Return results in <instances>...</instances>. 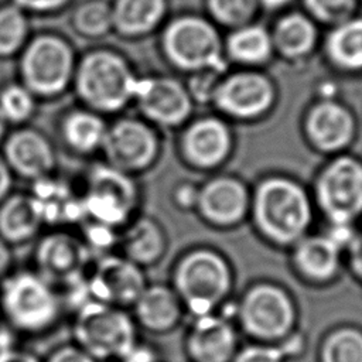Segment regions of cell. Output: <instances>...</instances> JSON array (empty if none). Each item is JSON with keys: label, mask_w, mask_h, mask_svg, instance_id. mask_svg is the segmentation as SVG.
Here are the masks:
<instances>
[{"label": "cell", "mask_w": 362, "mask_h": 362, "mask_svg": "<svg viewBox=\"0 0 362 362\" xmlns=\"http://www.w3.org/2000/svg\"><path fill=\"white\" fill-rule=\"evenodd\" d=\"M315 214L311 192L301 182L286 174H270L252 189L247 219L264 242L290 249L310 233Z\"/></svg>", "instance_id": "cell-1"}, {"label": "cell", "mask_w": 362, "mask_h": 362, "mask_svg": "<svg viewBox=\"0 0 362 362\" xmlns=\"http://www.w3.org/2000/svg\"><path fill=\"white\" fill-rule=\"evenodd\" d=\"M65 308L61 291L34 269H14L0 280V313L16 335L48 334L59 324Z\"/></svg>", "instance_id": "cell-2"}, {"label": "cell", "mask_w": 362, "mask_h": 362, "mask_svg": "<svg viewBox=\"0 0 362 362\" xmlns=\"http://www.w3.org/2000/svg\"><path fill=\"white\" fill-rule=\"evenodd\" d=\"M233 286L230 262L212 247L189 249L173 269L171 287L191 318L218 313L229 301Z\"/></svg>", "instance_id": "cell-3"}, {"label": "cell", "mask_w": 362, "mask_h": 362, "mask_svg": "<svg viewBox=\"0 0 362 362\" xmlns=\"http://www.w3.org/2000/svg\"><path fill=\"white\" fill-rule=\"evenodd\" d=\"M137 81L124 58L99 49L76 62L72 86L79 105L112 119L133 105Z\"/></svg>", "instance_id": "cell-4"}, {"label": "cell", "mask_w": 362, "mask_h": 362, "mask_svg": "<svg viewBox=\"0 0 362 362\" xmlns=\"http://www.w3.org/2000/svg\"><path fill=\"white\" fill-rule=\"evenodd\" d=\"M233 321L252 342L280 344L297 332L298 308L283 286L257 281L235 303Z\"/></svg>", "instance_id": "cell-5"}, {"label": "cell", "mask_w": 362, "mask_h": 362, "mask_svg": "<svg viewBox=\"0 0 362 362\" xmlns=\"http://www.w3.org/2000/svg\"><path fill=\"white\" fill-rule=\"evenodd\" d=\"M72 339L98 362H120L139 342L129 310L88 300L74 310Z\"/></svg>", "instance_id": "cell-6"}, {"label": "cell", "mask_w": 362, "mask_h": 362, "mask_svg": "<svg viewBox=\"0 0 362 362\" xmlns=\"http://www.w3.org/2000/svg\"><path fill=\"white\" fill-rule=\"evenodd\" d=\"M310 192L327 226H356L362 219V160L348 151L329 157Z\"/></svg>", "instance_id": "cell-7"}, {"label": "cell", "mask_w": 362, "mask_h": 362, "mask_svg": "<svg viewBox=\"0 0 362 362\" xmlns=\"http://www.w3.org/2000/svg\"><path fill=\"white\" fill-rule=\"evenodd\" d=\"M79 189L85 219L120 230L139 215L141 189L137 177L126 174L102 160L86 170Z\"/></svg>", "instance_id": "cell-8"}, {"label": "cell", "mask_w": 362, "mask_h": 362, "mask_svg": "<svg viewBox=\"0 0 362 362\" xmlns=\"http://www.w3.org/2000/svg\"><path fill=\"white\" fill-rule=\"evenodd\" d=\"M76 61L72 48L59 37L34 38L20 58V82L38 99L64 95L72 85Z\"/></svg>", "instance_id": "cell-9"}, {"label": "cell", "mask_w": 362, "mask_h": 362, "mask_svg": "<svg viewBox=\"0 0 362 362\" xmlns=\"http://www.w3.org/2000/svg\"><path fill=\"white\" fill-rule=\"evenodd\" d=\"M160 130L140 116L119 115L109 119L100 156L106 164L137 177L160 160Z\"/></svg>", "instance_id": "cell-10"}, {"label": "cell", "mask_w": 362, "mask_h": 362, "mask_svg": "<svg viewBox=\"0 0 362 362\" xmlns=\"http://www.w3.org/2000/svg\"><path fill=\"white\" fill-rule=\"evenodd\" d=\"M163 48L168 61L178 69L197 74L223 72V48L215 27L197 16L174 20L164 31Z\"/></svg>", "instance_id": "cell-11"}, {"label": "cell", "mask_w": 362, "mask_h": 362, "mask_svg": "<svg viewBox=\"0 0 362 362\" xmlns=\"http://www.w3.org/2000/svg\"><path fill=\"white\" fill-rule=\"evenodd\" d=\"M93 259L79 233L51 228L35 239L31 269L64 291L83 281Z\"/></svg>", "instance_id": "cell-12"}, {"label": "cell", "mask_w": 362, "mask_h": 362, "mask_svg": "<svg viewBox=\"0 0 362 362\" xmlns=\"http://www.w3.org/2000/svg\"><path fill=\"white\" fill-rule=\"evenodd\" d=\"M272 79L257 71H238L221 76L211 105L223 119L252 123L266 117L276 103Z\"/></svg>", "instance_id": "cell-13"}, {"label": "cell", "mask_w": 362, "mask_h": 362, "mask_svg": "<svg viewBox=\"0 0 362 362\" xmlns=\"http://www.w3.org/2000/svg\"><path fill=\"white\" fill-rule=\"evenodd\" d=\"M147 284L144 269L117 252L95 257L85 276L89 300L124 310L132 308Z\"/></svg>", "instance_id": "cell-14"}, {"label": "cell", "mask_w": 362, "mask_h": 362, "mask_svg": "<svg viewBox=\"0 0 362 362\" xmlns=\"http://www.w3.org/2000/svg\"><path fill=\"white\" fill-rule=\"evenodd\" d=\"M301 130L315 153L332 157L349 151L356 139L358 120L349 106L325 96L307 107Z\"/></svg>", "instance_id": "cell-15"}, {"label": "cell", "mask_w": 362, "mask_h": 362, "mask_svg": "<svg viewBox=\"0 0 362 362\" xmlns=\"http://www.w3.org/2000/svg\"><path fill=\"white\" fill-rule=\"evenodd\" d=\"M235 137L226 119L206 115L189 119L178 137V153L182 161L198 171H215L232 156Z\"/></svg>", "instance_id": "cell-16"}, {"label": "cell", "mask_w": 362, "mask_h": 362, "mask_svg": "<svg viewBox=\"0 0 362 362\" xmlns=\"http://www.w3.org/2000/svg\"><path fill=\"white\" fill-rule=\"evenodd\" d=\"M133 105L156 129H181L192 119L194 100L187 86L171 76L139 78Z\"/></svg>", "instance_id": "cell-17"}, {"label": "cell", "mask_w": 362, "mask_h": 362, "mask_svg": "<svg viewBox=\"0 0 362 362\" xmlns=\"http://www.w3.org/2000/svg\"><path fill=\"white\" fill-rule=\"evenodd\" d=\"M0 154L16 178L34 182L57 174L58 151L52 139L31 124L11 127Z\"/></svg>", "instance_id": "cell-18"}, {"label": "cell", "mask_w": 362, "mask_h": 362, "mask_svg": "<svg viewBox=\"0 0 362 362\" xmlns=\"http://www.w3.org/2000/svg\"><path fill=\"white\" fill-rule=\"evenodd\" d=\"M250 194L239 177L216 174L198 185L195 212L212 228L230 229L249 218Z\"/></svg>", "instance_id": "cell-19"}, {"label": "cell", "mask_w": 362, "mask_h": 362, "mask_svg": "<svg viewBox=\"0 0 362 362\" xmlns=\"http://www.w3.org/2000/svg\"><path fill=\"white\" fill-rule=\"evenodd\" d=\"M239 346L235 321L221 313L191 318L184 337L188 362H230Z\"/></svg>", "instance_id": "cell-20"}, {"label": "cell", "mask_w": 362, "mask_h": 362, "mask_svg": "<svg viewBox=\"0 0 362 362\" xmlns=\"http://www.w3.org/2000/svg\"><path fill=\"white\" fill-rule=\"evenodd\" d=\"M290 263L307 284L327 286L342 270L344 250L327 232H310L290 247Z\"/></svg>", "instance_id": "cell-21"}, {"label": "cell", "mask_w": 362, "mask_h": 362, "mask_svg": "<svg viewBox=\"0 0 362 362\" xmlns=\"http://www.w3.org/2000/svg\"><path fill=\"white\" fill-rule=\"evenodd\" d=\"M34 197L44 225L49 228H71L85 221L81 189L59 178L57 174L31 182Z\"/></svg>", "instance_id": "cell-22"}, {"label": "cell", "mask_w": 362, "mask_h": 362, "mask_svg": "<svg viewBox=\"0 0 362 362\" xmlns=\"http://www.w3.org/2000/svg\"><path fill=\"white\" fill-rule=\"evenodd\" d=\"M109 119L82 105L66 109L57 122V133L64 148L82 158L100 154Z\"/></svg>", "instance_id": "cell-23"}, {"label": "cell", "mask_w": 362, "mask_h": 362, "mask_svg": "<svg viewBox=\"0 0 362 362\" xmlns=\"http://www.w3.org/2000/svg\"><path fill=\"white\" fill-rule=\"evenodd\" d=\"M137 325L150 334L164 335L173 332L182 321L185 310L171 286L147 284L130 308Z\"/></svg>", "instance_id": "cell-24"}, {"label": "cell", "mask_w": 362, "mask_h": 362, "mask_svg": "<svg viewBox=\"0 0 362 362\" xmlns=\"http://www.w3.org/2000/svg\"><path fill=\"white\" fill-rule=\"evenodd\" d=\"M167 246L168 239L161 223L139 214L119 230L116 252L146 270L164 257Z\"/></svg>", "instance_id": "cell-25"}, {"label": "cell", "mask_w": 362, "mask_h": 362, "mask_svg": "<svg viewBox=\"0 0 362 362\" xmlns=\"http://www.w3.org/2000/svg\"><path fill=\"white\" fill-rule=\"evenodd\" d=\"M44 228L41 211L30 191H13L0 204V236L13 247L35 240Z\"/></svg>", "instance_id": "cell-26"}, {"label": "cell", "mask_w": 362, "mask_h": 362, "mask_svg": "<svg viewBox=\"0 0 362 362\" xmlns=\"http://www.w3.org/2000/svg\"><path fill=\"white\" fill-rule=\"evenodd\" d=\"M315 40L317 30L313 21L300 13H290L281 17L272 35L273 48L287 59L307 57L313 51Z\"/></svg>", "instance_id": "cell-27"}, {"label": "cell", "mask_w": 362, "mask_h": 362, "mask_svg": "<svg viewBox=\"0 0 362 362\" xmlns=\"http://www.w3.org/2000/svg\"><path fill=\"white\" fill-rule=\"evenodd\" d=\"M165 13V0H116L112 21L123 35L136 37L151 31Z\"/></svg>", "instance_id": "cell-28"}, {"label": "cell", "mask_w": 362, "mask_h": 362, "mask_svg": "<svg viewBox=\"0 0 362 362\" xmlns=\"http://www.w3.org/2000/svg\"><path fill=\"white\" fill-rule=\"evenodd\" d=\"M328 59L341 71H362V18H348L327 38Z\"/></svg>", "instance_id": "cell-29"}, {"label": "cell", "mask_w": 362, "mask_h": 362, "mask_svg": "<svg viewBox=\"0 0 362 362\" xmlns=\"http://www.w3.org/2000/svg\"><path fill=\"white\" fill-rule=\"evenodd\" d=\"M272 35L256 24L238 27L226 41V52L230 59L243 65H262L273 52Z\"/></svg>", "instance_id": "cell-30"}, {"label": "cell", "mask_w": 362, "mask_h": 362, "mask_svg": "<svg viewBox=\"0 0 362 362\" xmlns=\"http://www.w3.org/2000/svg\"><path fill=\"white\" fill-rule=\"evenodd\" d=\"M317 362H362V328L337 325L328 329L318 344Z\"/></svg>", "instance_id": "cell-31"}, {"label": "cell", "mask_w": 362, "mask_h": 362, "mask_svg": "<svg viewBox=\"0 0 362 362\" xmlns=\"http://www.w3.org/2000/svg\"><path fill=\"white\" fill-rule=\"evenodd\" d=\"M37 109L38 99L21 82H11L0 89V112L10 127L30 124Z\"/></svg>", "instance_id": "cell-32"}, {"label": "cell", "mask_w": 362, "mask_h": 362, "mask_svg": "<svg viewBox=\"0 0 362 362\" xmlns=\"http://www.w3.org/2000/svg\"><path fill=\"white\" fill-rule=\"evenodd\" d=\"M304 351V344L300 337L291 335L280 344L250 342L239 346L230 362H287L291 358L300 356Z\"/></svg>", "instance_id": "cell-33"}, {"label": "cell", "mask_w": 362, "mask_h": 362, "mask_svg": "<svg viewBox=\"0 0 362 362\" xmlns=\"http://www.w3.org/2000/svg\"><path fill=\"white\" fill-rule=\"evenodd\" d=\"M27 20L21 8L7 6L0 8V57L16 54L24 44Z\"/></svg>", "instance_id": "cell-34"}, {"label": "cell", "mask_w": 362, "mask_h": 362, "mask_svg": "<svg viewBox=\"0 0 362 362\" xmlns=\"http://www.w3.org/2000/svg\"><path fill=\"white\" fill-rule=\"evenodd\" d=\"M112 25V7L103 1L85 3L75 13V27L83 35H103Z\"/></svg>", "instance_id": "cell-35"}, {"label": "cell", "mask_w": 362, "mask_h": 362, "mask_svg": "<svg viewBox=\"0 0 362 362\" xmlns=\"http://www.w3.org/2000/svg\"><path fill=\"white\" fill-rule=\"evenodd\" d=\"M257 6V0H208L212 17L223 25L236 28L247 24Z\"/></svg>", "instance_id": "cell-36"}, {"label": "cell", "mask_w": 362, "mask_h": 362, "mask_svg": "<svg viewBox=\"0 0 362 362\" xmlns=\"http://www.w3.org/2000/svg\"><path fill=\"white\" fill-rule=\"evenodd\" d=\"M304 4L317 20L337 25L349 18L355 0H304Z\"/></svg>", "instance_id": "cell-37"}, {"label": "cell", "mask_w": 362, "mask_h": 362, "mask_svg": "<svg viewBox=\"0 0 362 362\" xmlns=\"http://www.w3.org/2000/svg\"><path fill=\"white\" fill-rule=\"evenodd\" d=\"M42 362H98L90 355H88L83 349H81L76 344H62L55 346Z\"/></svg>", "instance_id": "cell-38"}, {"label": "cell", "mask_w": 362, "mask_h": 362, "mask_svg": "<svg viewBox=\"0 0 362 362\" xmlns=\"http://www.w3.org/2000/svg\"><path fill=\"white\" fill-rule=\"evenodd\" d=\"M344 263H346L352 279L362 287V230H358L354 240L345 249Z\"/></svg>", "instance_id": "cell-39"}, {"label": "cell", "mask_w": 362, "mask_h": 362, "mask_svg": "<svg viewBox=\"0 0 362 362\" xmlns=\"http://www.w3.org/2000/svg\"><path fill=\"white\" fill-rule=\"evenodd\" d=\"M198 198V185L194 182H181L173 191V202L178 209L195 211Z\"/></svg>", "instance_id": "cell-40"}, {"label": "cell", "mask_w": 362, "mask_h": 362, "mask_svg": "<svg viewBox=\"0 0 362 362\" xmlns=\"http://www.w3.org/2000/svg\"><path fill=\"white\" fill-rule=\"evenodd\" d=\"M14 174L0 154V204L14 191Z\"/></svg>", "instance_id": "cell-41"}, {"label": "cell", "mask_w": 362, "mask_h": 362, "mask_svg": "<svg viewBox=\"0 0 362 362\" xmlns=\"http://www.w3.org/2000/svg\"><path fill=\"white\" fill-rule=\"evenodd\" d=\"M66 1L68 0H14L18 8H27L34 11H51L61 7Z\"/></svg>", "instance_id": "cell-42"}, {"label": "cell", "mask_w": 362, "mask_h": 362, "mask_svg": "<svg viewBox=\"0 0 362 362\" xmlns=\"http://www.w3.org/2000/svg\"><path fill=\"white\" fill-rule=\"evenodd\" d=\"M14 270V252L13 246L8 245L0 236V280Z\"/></svg>", "instance_id": "cell-43"}, {"label": "cell", "mask_w": 362, "mask_h": 362, "mask_svg": "<svg viewBox=\"0 0 362 362\" xmlns=\"http://www.w3.org/2000/svg\"><path fill=\"white\" fill-rule=\"evenodd\" d=\"M0 362H42V358L37 356L30 351L18 349L17 346H14L0 355Z\"/></svg>", "instance_id": "cell-44"}, {"label": "cell", "mask_w": 362, "mask_h": 362, "mask_svg": "<svg viewBox=\"0 0 362 362\" xmlns=\"http://www.w3.org/2000/svg\"><path fill=\"white\" fill-rule=\"evenodd\" d=\"M14 335H16V334H14L8 327H6L4 324L0 325V355H1L4 351H7V349L16 346L14 342H13V337H14Z\"/></svg>", "instance_id": "cell-45"}, {"label": "cell", "mask_w": 362, "mask_h": 362, "mask_svg": "<svg viewBox=\"0 0 362 362\" xmlns=\"http://www.w3.org/2000/svg\"><path fill=\"white\" fill-rule=\"evenodd\" d=\"M290 0H257V3L263 4L264 7L267 8H279V7H283L288 3Z\"/></svg>", "instance_id": "cell-46"}, {"label": "cell", "mask_w": 362, "mask_h": 362, "mask_svg": "<svg viewBox=\"0 0 362 362\" xmlns=\"http://www.w3.org/2000/svg\"><path fill=\"white\" fill-rule=\"evenodd\" d=\"M10 129H11L10 124L6 122V119L3 117V115H1V112H0V146H1L3 140L6 139V136H7V133H8Z\"/></svg>", "instance_id": "cell-47"}]
</instances>
